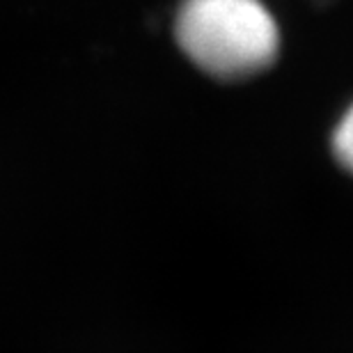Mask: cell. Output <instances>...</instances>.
<instances>
[{
  "label": "cell",
  "mask_w": 353,
  "mask_h": 353,
  "mask_svg": "<svg viewBox=\"0 0 353 353\" xmlns=\"http://www.w3.org/2000/svg\"><path fill=\"white\" fill-rule=\"evenodd\" d=\"M174 34L186 55L218 79H245L278 55L280 32L259 0H183Z\"/></svg>",
  "instance_id": "obj_1"
},
{
  "label": "cell",
  "mask_w": 353,
  "mask_h": 353,
  "mask_svg": "<svg viewBox=\"0 0 353 353\" xmlns=\"http://www.w3.org/2000/svg\"><path fill=\"white\" fill-rule=\"evenodd\" d=\"M333 150L337 161L353 174V105L344 112L342 122L337 124L333 136Z\"/></svg>",
  "instance_id": "obj_2"
}]
</instances>
